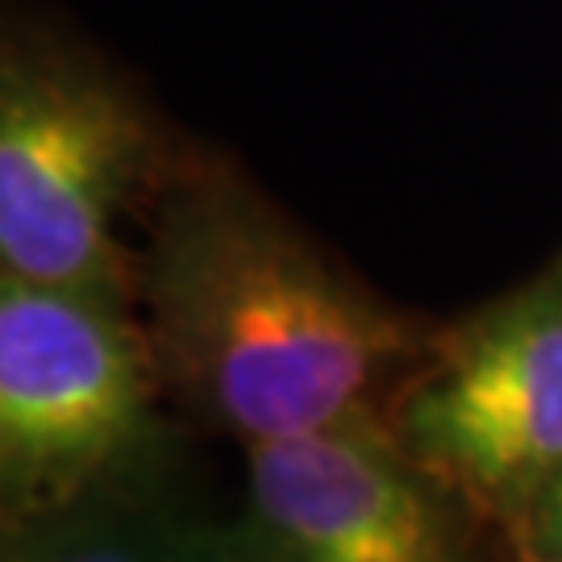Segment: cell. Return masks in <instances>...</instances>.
<instances>
[{
    "label": "cell",
    "instance_id": "cell-7",
    "mask_svg": "<svg viewBox=\"0 0 562 562\" xmlns=\"http://www.w3.org/2000/svg\"><path fill=\"white\" fill-rule=\"evenodd\" d=\"M180 562H288L241 513L234 517H196Z\"/></svg>",
    "mask_w": 562,
    "mask_h": 562
},
{
    "label": "cell",
    "instance_id": "cell-3",
    "mask_svg": "<svg viewBox=\"0 0 562 562\" xmlns=\"http://www.w3.org/2000/svg\"><path fill=\"white\" fill-rule=\"evenodd\" d=\"M138 304L0 271V517L176 450Z\"/></svg>",
    "mask_w": 562,
    "mask_h": 562
},
{
    "label": "cell",
    "instance_id": "cell-1",
    "mask_svg": "<svg viewBox=\"0 0 562 562\" xmlns=\"http://www.w3.org/2000/svg\"><path fill=\"white\" fill-rule=\"evenodd\" d=\"M138 308L167 401L241 446L387 408L438 329L213 150H176L150 201Z\"/></svg>",
    "mask_w": 562,
    "mask_h": 562
},
{
    "label": "cell",
    "instance_id": "cell-4",
    "mask_svg": "<svg viewBox=\"0 0 562 562\" xmlns=\"http://www.w3.org/2000/svg\"><path fill=\"white\" fill-rule=\"evenodd\" d=\"M383 417L429 475L517 542L562 475V255L434 329Z\"/></svg>",
    "mask_w": 562,
    "mask_h": 562
},
{
    "label": "cell",
    "instance_id": "cell-9",
    "mask_svg": "<svg viewBox=\"0 0 562 562\" xmlns=\"http://www.w3.org/2000/svg\"><path fill=\"white\" fill-rule=\"evenodd\" d=\"M513 562H562V554H542V559H529V554H513Z\"/></svg>",
    "mask_w": 562,
    "mask_h": 562
},
{
    "label": "cell",
    "instance_id": "cell-2",
    "mask_svg": "<svg viewBox=\"0 0 562 562\" xmlns=\"http://www.w3.org/2000/svg\"><path fill=\"white\" fill-rule=\"evenodd\" d=\"M180 146L117 67L80 42L4 25L0 271L138 304L121 222L155 201Z\"/></svg>",
    "mask_w": 562,
    "mask_h": 562
},
{
    "label": "cell",
    "instance_id": "cell-5",
    "mask_svg": "<svg viewBox=\"0 0 562 562\" xmlns=\"http://www.w3.org/2000/svg\"><path fill=\"white\" fill-rule=\"evenodd\" d=\"M241 517L288 562H487V525L396 442L383 408L246 446Z\"/></svg>",
    "mask_w": 562,
    "mask_h": 562
},
{
    "label": "cell",
    "instance_id": "cell-6",
    "mask_svg": "<svg viewBox=\"0 0 562 562\" xmlns=\"http://www.w3.org/2000/svg\"><path fill=\"white\" fill-rule=\"evenodd\" d=\"M201 508L183 450L113 471L67 501L0 517V562H180Z\"/></svg>",
    "mask_w": 562,
    "mask_h": 562
},
{
    "label": "cell",
    "instance_id": "cell-8",
    "mask_svg": "<svg viewBox=\"0 0 562 562\" xmlns=\"http://www.w3.org/2000/svg\"><path fill=\"white\" fill-rule=\"evenodd\" d=\"M513 554H529V559L562 554V475L546 487L542 501L533 504L529 521L521 525V533L513 542Z\"/></svg>",
    "mask_w": 562,
    "mask_h": 562
}]
</instances>
